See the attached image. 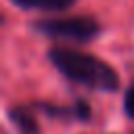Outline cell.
Wrapping results in <instances>:
<instances>
[{"mask_svg":"<svg viewBox=\"0 0 134 134\" xmlns=\"http://www.w3.org/2000/svg\"><path fill=\"white\" fill-rule=\"evenodd\" d=\"M48 61L57 67L61 75L86 88L100 92H115L119 88V75L115 73V69L94 54L75 48L54 46L48 50Z\"/></svg>","mask_w":134,"mask_h":134,"instance_id":"6da1fadb","label":"cell"},{"mask_svg":"<svg viewBox=\"0 0 134 134\" xmlns=\"http://www.w3.org/2000/svg\"><path fill=\"white\" fill-rule=\"evenodd\" d=\"M36 34L52 38V40H67V42H90L100 34L98 21L92 17H59V19H38L29 25Z\"/></svg>","mask_w":134,"mask_h":134,"instance_id":"7a4b0ae2","label":"cell"},{"mask_svg":"<svg viewBox=\"0 0 134 134\" xmlns=\"http://www.w3.org/2000/svg\"><path fill=\"white\" fill-rule=\"evenodd\" d=\"M36 109H40L42 113H46L48 117L54 119H80V121H88L92 115V109L86 100H75L71 107H61V105H50V103H34Z\"/></svg>","mask_w":134,"mask_h":134,"instance_id":"3957f363","label":"cell"},{"mask_svg":"<svg viewBox=\"0 0 134 134\" xmlns=\"http://www.w3.org/2000/svg\"><path fill=\"white\" fill-rule=\"evenodd\" d=\"M10 124L17 128V134H40V126H38V119H36V113H34V107H23V105H15V107H8L6 111Z\"/></svg>","mask_w":134,"mask_h":134,"instance_id":"277c9868","label":"cell"},{"mask_svg":"<svg viewBox=\"0 0 134 134\" xmlns=\"http://www.w3.org/2000/svg\"><path fill=\"white\" fill-rule=\"evenodd\" d=\"M10 2L27 10H65L75 0H10Z\"/></svg>","mask_w":134,"mask_h":134,"instance_id":"5b68a950","label":"cell"},{"mask_svg":"<svg viewBox=\"0 0 134 134\" xmlns=\"http://www.w3.org/2000/svg\"><path fill=\"white\" fill-rule=\"evenodd\" d=\"M124 111L130 119H134V82L128 86L126 96H124Z\"/></svg>","mask_w":134,"mask_h":134,"instance_id":"8992f818","label":"cell"}]
</instances>
